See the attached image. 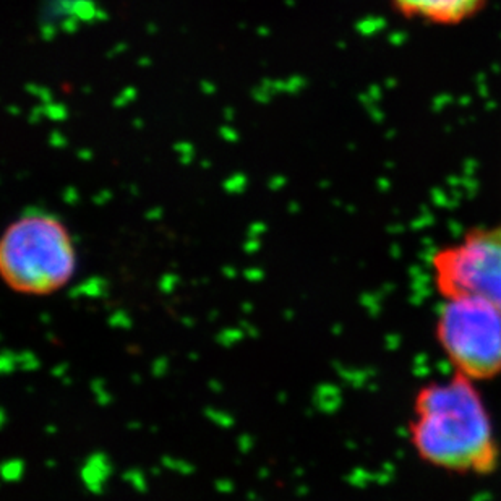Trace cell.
Here are the masks:
<instances>
[{
  "label": "cell",
  "instance_id": "obj_38",
  "mask_svg": "<svg viewBox=\"0 0 501 501\" xmlns=\"http://www.w3.org/2000/svg\"><path fill=\"white\" fill-rule=\"evenodd\" d=\"M56 432H57V427H56V425H47V427H46V433H56Z\"/></svg>",
  "mask_w": 501,
  "mask_h": 501
},
{
  "label": "cell",
  "instance_id": "obj_6",
  "mask_svg": "<svg viewBox=\"0 0 501 501\" xmlns=\"http://www.w3.org/2000/svg\"><path fill=\"white\" fill-rule=\"evenodd\" d=\"M114 467L110 456L102 451L91 453L81 465L80 479L89 494L102 495L108 480L112 477Z\"/></svg>",
  "mask_w": 501,
  "mask_h": 501
},
{
  "label": "cell",
  "instance_id": "obj_21",
  "mask_svg": "<svg viewBox=\"0 0 501 501\" xmlns=\"http://www.w3.org/2000/svg\"><path fill=\"white\" fill-rule=\"evenodd\" d=\"M214 488L218 494L229 495L235 490V484L231 479H218L214 482Z\"/></svg>",
  "mask_w": 501,
  "mask_h": 501
},
{
  "label": "cell",
  "instance_id": "obj_15",
  "mask_svg": "<svg viewBox=\"0 0 501 501\" xmlns=\"http://www.w3.org/2000/svg\"><path fill=\"white\" fill-rule=\"evenodd\" d=\"M179 284H181V277H179V275H175L172 271H169V273H164V275L161 277L158 287H160V291L162 292V294L171 296V294L177 289Z\"/></svg>",
  "mask_w": 501,
  "mask_h": 501
},
{
  "label": "cell",
  "instance_id": "obj_11",
  "mask_svg": "<svg viewBox=\"0 0 501 501\" xmlns=\"http://www.w3.org/2000/svg\"><path fill=\"white\" fill-rule=\"evenodd\" d=\"M245 338V333L242 328H225L216 336V342L221 348L231 349L239 344Z\"/></svg>",
  "mask_w": 501,
  "mask_h": 501
},
{
  "label": "cell",
  "instance_id": "obj_1",
  "mask_svg": "<svg viewBox=\"0 0 501 501\" xmlns=\"http://www.w3.org/2000/svg\"><path fill=\"white\" fill-rule=\"evenodd\" d=\"M409 442L425 464L456 475H490L500 465L494 421L477 383L453 377L419 388Z\"/></svg>",
  "mask_w": 501,
  "mask_h": 501
},
{
  "label": "cell",
  "instance_id": "obj_32",
  "mask_svg": "<svg viewBox=\"0 0 501 501\" xmlns=\"http://www.w3.org/2000/svg\"><path fill=\"white\" fill-rule=\"evenodd\" d=\"M127 429L129 430L141 429V423H140V422H129V423H127Z\"/></svg>",
  "mask_w": 501,
  "mask_h": 501
},
{
  "label": "cell",
  "instance_id": "obj_28",
  "mask_svg": "<svg viewBox=\"0 0 501 501\" xmlns=\"http://www.w3.org/2000/svg\"><path fill=\"white\" fill-rule=\"evenodd\" d=\"M265 233V225L263 224H255L252 229H250V235L252 237H256V235H260V234Z\"/></svg>",
  "mask_w": 501,
  "mask_h": 501
},
{
  "label": "cell",
  "instance_id": "obj_29",
  "mask_svg": "<svg viewBox=\"0 0 501 501\" xmlns=\"http://www.w3.org/2000/svg\"><path fill=\"white\" fill-rule=\"evenodd\" d=\"M256 475H258V479H262V480L268 479L269 477L268 467H260V469H258V474H256Z\"/></svg>",
  "mask_w": 501,
  "mask_h": 501
},
{
  "label": "cell",
  "instance_id": "obj_19",
  "mask_svg": "<svg viewBox=\"0 0 501 501\" xmlns=\"http://www.w3.org/2000/svg\"><path fill=\"white\" fill-rule=\"evenodd\" d=\"M254 436L244 433V435H240L239 438H237V448H239V451L240 453H242V454H248L250 451L254 450Z\"/></svg>",
  "mask_w": 501,
  "mask_h": 501
},
{
  "label": "cell",
  "instance_id": "obj_43",
  "mask_svg": "<svg viewBox=\"0 0 501 501\" xmlns=\"http://www.w3.org/2000/svg\"><path fill=\"white\" fill-rule=\"evenodd\" d=\"M151 474H153V475H161L160 467H153V469H151Z\"/></svg>",
  "mask_w": 501,
  "mask_h": 501
},
{
  "label": "cell",
  "instance_id": "obj_37",
  "mask_svg": "<svg viewBox=\"0 0 501 501\" xmlns=\"http://www.w3.org/2000/svg\"><path fill=\"white\" fill-rule=\"evenodd\" d=\"M131 381H133L135 385H140V383H141V378H140L139 373H133V375H131Z\"/></svg>",
  "mask_w": 501,
  "mask_h": 501
},
{
  "label": "cell",
  "instance_id": "obj_8",
  "mask_svg": "<svg viewBox=\"0 0 501 501\" xmlns=\"http://www.w3.org/2000/svg\"><path fill=\"white\" fill-rule=\"evenodd\" d=\"M26 471V463L20 458L8 459L2 464V477L5 482H20Z\"/></svg>",
  "mask_w": 501,
  "mask_h": 501
},
{
  "label": "cell",
  "instance_id": "obj_16",
  "mask_svg": "<svg viewBox=\"0 0 501 501\" xmlns=\"http://www.w3.org/2000/svg\"><path fill=\"white\" fill-rule=\"evenodd\" d=\"M16 369H18V365H16V352L10 350V349H4L2 357H0V371L4 375H10Z\"/></svg>",
  "mask_w": 501,
  "mask_h": 501
},
{
  "label": "cell",
  "instance_id": "obj_27",
  "mask_svg": "<svg viewBox=\"0 0 501 501\" xmlns=\"http://www.w3.org/2000/svg\"><path fill=\"white\" fill-rule=\"evenodd\" d=\"M181 323L185 328H193L196 325L195 318H192V317H182Z\"/></svg>",
  "mask_w": 501,
  "mask_h": 501
},
{
  "label": "cell",
  "instance_id": "obj_30",
  "mask_svg": "<svg viewBox=\"0 0 501 501\" xmlns=\"http://www.w3.org/2000/svg\"><path fill=\"white\" fill-rule=\"evenodd\" d=\"M5 425H7V411L2 409V411H0V427L4 429Z\"/></svg>",
  "mask_w": 501,
  "mask_h": 501
},
{
  "label": "cell",
  "instance_id": "obj_40",
  "mask_svg": "<svg viewBox=\"0 0 501 501\" xmlns=\"http://www.w3.org/2000/svg\"><path fill=\"white\" fill-rule=\"evenodd\" d=\"M56 465H57V463H56L54 459H47V461H46V467H49V469H51V467H56Z\"/></svg>",
  "mask_w": 501,
  "mask_h": 501
},
{
  "label": "cell",
  "instance_id": "obj_12",
  "mask_svg": "<svg viewBox=\"0 0 501 501\" xmlns=\"http://www.w3.org/2000/svg\"><path fill=\"white\" fill-rule=\"evenodd\" d=\"M122 479H124L127 484H130L131 487L135 488L139 494H146V492H148V482H146L145 473L140 471L137 467L125 471Z\"/></svg>",
  "mask_w": 501,
  "mask_h": 501
},
{
  "label": "cell",
  "instance_id": "obj_4",
  "mask_svg": "<svg viewBox=\"0 0 501 501\" xmlns=\"http://www.w3.org/2000/svg\"><path fill=\"white\" fill-rule=\"evenodd\" d=\"M444 298L475 297L501 312V225H480L438 248L430 260Z\"/></svg>",
  "mask_w": 501,
  "mask_h": 501
},
{
  "label": "cell",
  "instance_id": "obj_44",
  "mask_svg": "<svg viewBox=\"0 0 501 501\" xmlns=\"http://www.w3.org/2000/svg\"><path fill=\"white\" fill-rule=\"evenodd\" d=\"M189 359L192 362H196L198 360V354H189Z\"/></svg>",
  "mask_w": 501,
  "mask_h": 501
},
{
  "label": "cell",
  "instance_id": "obj_9",
  "mask_svg": "<svg viewBox=\"0 0 501 501\" xmlns=\"http://www.w3.org/2000/svg\"><path fill=\"white\" fill-rule=\"evenodd\" d=\"M161 465L164 469H169V471H174V473L182 474L185 477L189 475H193L196 473V467L193 464H190L187 461H182V459L174 458V456H162L161 458Z\"/></svg>",
  "mask_w": 501,
  "mask_h": 501
},
{
  "label": "cell",
  "instance_id": "obj_33",
  "mask_svg": "<svg viewBox=\"0 0 501 501\" xmlns=\"http://www.w3.org/2000/svg\"><path fill=\"white\" fill-rule=\"evenodd\" d=\"M39 320L43 321V323H46V325H47V323H51L52 317L51 315H47V313H41V315H39Z\"/></svg>",
  "mask_w": 501,
  "mask_h": 501
},
{
  "label": "cell",
  "instance_id": "obj_7",
  "mask_svg": "<svg viewBox=\"0 0 501 501\" xmlns=\"http://www.w3.org/2000/svg\"><path fill=\"white\" fill-rule=\"evenodd\" d=\"M110 294V283L108 279L101 277H93L83 281V283L75 286L68 292V297L73 298H102L108 297Z\"/></svg>",
  "mask_w": 501,
  "mask_h": 501
},
{
  "label": "cell",
  "instance_id": "obj_18",
  "mask_svg": "<svg viewBox=\"0 0 501 501\" xmlns=\"http://www.w3.org/2000/svg\"><path fill=\"white\" fill-rule=\"evenodd\" d=\"M169 371V359L167 357H160V359H154V362L151 363V373L153 377L162 378Z\"/></svg>",
  "mask_w": 501,
  "mask_h": 501
},
{
  "label": "cell",
  "instance_id": "obj_24",
  "mask_svg": "<svg viewBox=\"0 0 501 501\" xmlns=\"http://www.w3.org/2000/svg\"><path fill=\"white\" fill-rule=\"evenodd\" d=\"M260 247H262V245H260V242H258V240H250V242H247V244H245V252H247V254H255V252H258V250H260Z\"/></svg>",
  "mask_w": 501,
  "mask_h": 501
},
{
  "label": "cell",
  "instance_id": "obj_14",
  "mask_svg": "<svg viewBox=\"0 0 501 501\" xmlns=\"http://www.w3.org/2000/svg\"><path fill=\"white\" fill-rule=\"evenodd\" d=\"M16 365L23 371H37L41 369V362L35 352L22 350L16 354Z\"/></svg>",
  "mask_w": 501,
  "mask_h": 501
},
{
  "label": "cell",
  "instance_id": "obj_41",
  "mask_svg": "<svg viewBox=\"0 0 501 501\" xmlns=\"http://www.w3.org/2000/svg\"><path fill=\"white\" fill-rule=\"evenodd\" d=\"M218 310H213V312L210 313V317H208V318H210V321H214L216 320V318H218Z\"/></svg>",
  "mask_w": 501,
  "mask_h": 501
},
{
  "label": "cell",
  "instance_id": "obj_31",
  "mask_svg": "<svg viewBox=\"0 0 501 501\" xmlns=\"http://www.w3.org/2000/svg\"><path fill=\"white\" fill-rule=\"evenodd\" d=\"M242 312L244 313H252L254 312V306L250 302H244L242 304Z\"/></svg>",
  "mask_w": 501,
  "mask_h": 501
},
{
  "label": "cell",
  "instance_id": "obj_22",
  "mask_svg": "<svg viewBox=\"0 0 501 501\" xmlns=\"http://www.w3.org/2000/svg\"><path fill=\"white\" fill-rule=\"evenodd\" d=\"M240 328L244 329V333H245V336H248V338H254V339H256V338H260V331H258V328L254 327L252 323H248V321H240Z\"/></svg>",
  "mask_w": 501,
  "mask_h": 501
},
{
  "label": "cell",
  "instance_id": "obj_20",
  "mask_svg": "<svg viewBox=\"0 0 501 501\" xmlns=\"http://www.w3.org/2000/svg\"><path fill=\"white\" fill-rule=\"evenodd\" d=\"M244 277L250 283H262L265 279V269L263 268H247L244 271Z\"/></svg>",
  "mask_w": 501,
  "mask_h": 501
},
{
  "label": "cell",
  "instance_id": "obj_36",
  "mask_svg": "<svg viewBox=\"0 0 501 501\" xmlns=\"http://www.w3.org/2000/svg\"><path fill=\"white\" fill-rule=\"evenodd\" d=\"M247 501H262V498H260L258 495L255 494V492H248Z\"/></svg>",
  "mask_w": 501,
  "mask_h": 501
},
{
  "label": "cell",
  "instance_id": "obj_42",
  "mask_svg": "<svg viewBox=\"0 0 501 501\" xmlns=\"http://www.w3.org/2000/svg\"><path fill=\"white\" fill-rule=\"evenodd\" d=\"M62 383H64V385H67V386H70L72 385V380H70V378H62Z\"/></svg>",
  "mask_w": 501,
  "mask_h": 501
},
{
  "label": "cell",
  "instance_id": "obj_2",
  "mask_svg": "<svg viewBox=\"0 0 501 501\" xmlns=\"http://www.w3.org/2000/svg\"><path fill=\"white\" fill-rule=\"evenodd\" d=\"M2 268L18 291L46 294L67 283L75 252L60 219L35 208L25 211L2 242Z\"/></svg>",
  "mask_w": 501,
  "mask_h": 501
},
{
  "label": "cell",
  "instance_id": "obj_10",
  "mask_svg": "<svg viewBox=\"0 0 501 501\" xmlns=\"http://www.w3.org/2000/svg\"><path fill=\"white\" fill-rule=\"evenodd\" d=\"M204 415H206V419H210L216 427H221V429H233L235 425V419H234L233 414H229L225 411H219L214 407H206Z\"/></svg>",
  "mask_w": 501,
  "mask_h": 501
},
{
  "label": "cell",
  "instance_id": "obj_34",
  "mask_svg": "<svg viewBox=\"0 0 501 501\" xmlns=\"http://www.w3.org/2000/svg\"><path fill=\"white\" fill-rule=\"evenodd\" d=\"M277 402H281V404H286V402H287V392H279V394H277Z\"/></svg>",
  "mask_w": 501,
  "mask_h": 501
},
{
  "label": "cell",
  "instance_id": "obj_17",
  "mask_svg": "<svg viewBox=\"0 0 501 501\" xmlns=\"http://www.w3.org/2000/svg\"><path fill=\"white\" fill-rule=\"evenodd\" d=\"M110 327L117 328V329H129L133 325L131 317L125 310H116L110 317Z\"/></svg>",
  "mask_w": 501,
  "mask_h": 501
},
{
  "label": "cell",
  "instance_id": "obj_26",
  "mask_svg": "<svg viewBox=\"0 0 501 501\" xmlns=\"http://www.w3.org/2000/svg\"><path fill=\"white\" fill-rule=\"evenodd\" d=\"M221 273L227 279H234V277H237V269L234 268V266H224V268L221 269Z\"/></svg>",
  "mask_w": 501,
  "mask_h": 501
},
{
  "label": "cell",
  "instance_id": "obj_23",
  "mask_svg": "<svg viewBox=\"0 0 501 501\" xmlns=\"http://www.w3.org/2000/svg\"><path fill=\"white\" fill-rule=\"evenodd\" d=\"M67 371H68V365L67 363H58V365H56L54 369L51 371L52 377L56 378H66L67 377Z\"/></svg>",
  "mask_w": 501,
  "mask_h": 501
},
{
  "label": "cell",
  "instance_id": "obj_45",
  "mask_svg": "<svg viewBox=\"0 0 501 501\" xmlns=\"http://www.w3.org/2000/svg\"><path fill=\"white\" fill-rule=\"evenodd\" d=\"M206 283H210V279H206V277H204V279H202V283L200 284H206ZM195 284H198V281H193V286H195Z\"/></svg>",
  "mask_w": 501,
  "mask_h": 501
},
{
  "label": "cell",
  "instance_id": "obj_5",
  "mask_svg": "<svg viewBox=\"0 0 501 501\" xmlns=\"http://www.w3.org/2000/svg\"><path fill=\"white\" fill-rule=\"evenodd\" d=\"M487 0H391L392 7L409 20L454 26L482 12Z\"/></svg>",
  "mask_w": 501,
  "mask_h": 501
},
{
  "label": "cell",
  "instance_id": "obj_3",
  "mask_svg": "<svg viewBox=\"0 0 501 501\" xmlns=\"http://www.w3.org/2000/svg\"><path fill=\"white\" fill-rule=\"evenodd\" d=\"M435 338L458 375L475 383L501 375V312L475 297L444 298Z\"/></svg>",
  "mask_w": 501,
  "mask_h": 501
},
{
  "label": "cell",
  "instance_id": "obj_35",
  "mask_svg": "<svg viewBox=\"0 0 501 501\" xmlns=\"http://www.w3.org/2000/svg\"><path fill=\"white\" fill-rule=\"evenodd\" d=\"M284 318H286V321H292V318H294V310L292 308H286Z\"/></svg>",
  "mask_w": 501,
  "mask_h": 501
},
{
  "label": "cell",
  "instance_id": "obj_25",
  "mask_svg": "<svg viewBox=\"0 0 501 501\" xmlns=\"http://www.w3.org/2000/svg\"><path fill=\"white\" fill-rule=\"evenodd\" d=\"M208 388H210L213 392L224 391V385H223L219 380H210V381H208Z\"/></svg>",
  "mask_w": 501,
  "mask_h": 501
},
{
  "label": "cell",
  "instance_id": "obj_39",
  "mask_svg": "<svg viewBox=\"0 0 501 501\" xmlns=\"http://www.w3.org/2000/svg\"><path fill=\"white\" fill-rule=\"evenodd\" d=\"M307 492H308V490H307V487H304V485L296 488V494L300 495V496H302V495H307Z\"/></svg>",
  "mask_w": 501,
  "mask_h": 501
},
{
  "label": "cell",
  "instance_id": "obj_13",
  "mask_svg": "<svg viewBox=\"0 0 501 501\" xmlns=\"http://www.w3.org/2000/svg\"><path fill=\"white\" fill-rule=\"evenodd\" d=\"M89 388H91V391L95 394L96 402H98L99 406H110V402H112V394L108 391L106 381H104L102 378L91 380Z\"/></svg>",
  "mask_w": 501,
  "mask_h": 501
}]
</instances>
